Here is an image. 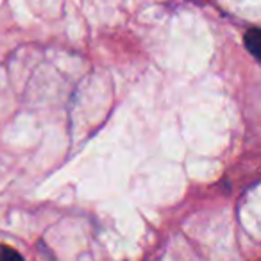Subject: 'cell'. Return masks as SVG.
<instances>
[{
	"mask_svg": "<svg viewBox=\"0 0 261 261\" xmlns=\"http://www.w3.org/2000/svg\"><path fill=\"white\" fill-rule=\"evenodd\" d=\"M0 261H23V257L16 249L0 243Z\"/></svg>",
	"mask_w": 261,
	"mask_h": 261,
	"instance_id": "obj_2",
	"label": "cell"
},
{
	"mask_svg": "<svg viewBox=\"0 0 261 261\" xmlns=\"http://www.w3.org/2000/svg\"><path fill=\"white\" fill-rule=\"evenodd\" d=\"M243 41H245L247 50H249L254 58L261 61V29H256V27H254V29H249L245 33Z\"/></svg>",
	"mask_w": 261,
	"mask_h": 261,
	"instance_id": "obj_1",
	"label": "cell"
}]
</instances>
